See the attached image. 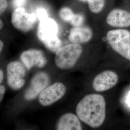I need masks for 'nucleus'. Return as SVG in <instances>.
Instances as JSON below:
<instances>
[{
    "label": "nucleus",
    "mask_w": 130,
    "mask_h": 130,
    "mask_svg": "<svg viewBox=\"0 0 130 130\" xmlns=\"http://www.w3.org/2000/svg\"><path fill=\"white\" fill-rule=\"evenodd\" d=\"M106 103L99 94H89L78 104L76 112L79 119L93 128L102 125L106 115Z\"/></svg>",
    "instance_id": "nucleus-1"
},
{
    "label": "nucleus",
    "mask_w": 130,
    "mask_h": 130,
    "mask_svg": "<svg viewBox=\"0 0 130 130\" xmlns=\"http://www.w3.org/2000/svg\"><path fill=\"white\" fill-rule=\"evenodd\" d=\"M58 25L53 19L48 18L40 21L37 35L47 49L56 53L62 46V42L57 36Z\"/></svg>",
    "instance_id": "nucleus-2"
},
{
    "label": "nucleus",
    "mask_w": 130,
    "mask_h": 130,
    "mask_svg": "<svg viewBox=\"0 0 130 130\" xmlns=\"http://www.w3.org/2000/svg\"><path fill=\"white\" fill-rule=\"evenodd\" d=\"M83 51L79 43H72L60 47L56 52L55 64L61 70H69L76 64Z\"/></svg>",
    "instance_id": "nucleus-3"
},
{
    "label": "nucleus",
    "mask_w": 130,
    "mask_h": 130,
    "mask_svg": "<svg viewBox=\"0 0 130 130\" xmlns=\"http://www.w3.org/2000/svg\"><path fill=\"white\" fill-rule=\"evenodd\" d=\"M107 40L112 49L117 53L130 60V32L123 29L109 31Z\"/></svg>",
    "instance_id": "nucleus-4"
},
{
    "label": "nucleus",
    "mask_w": 130,
    "mask_h": 130,
    "mask_svg": "<svg viewBox=\"0 0 130 130\" xmlns=\"http://www.w3.org/2000/svg\"><path fill=\"white\" fill-rule=\"evenodd\" d=\"M37 18L34 13H28L25 9L19 7L13 11L11 22L17 29L22 32H28L34 28Z\"/></svg>",
    "instance_id": "nucleus-5"
},
{
    "label": "nucleus",
    "mask_w": 130,
    "mask_h": 130,
    "mask_svg": "<svg viewBox=\"0 0 130 130\" xmlns=\"http://www.w3.org/2000/svg\"><path fill=\"white\" fill-rule=\"evenodd\" d=\"M26 73V67L22 63L19 61L11 62L6 67L8 86L14 90H19L22 88L25 84L24 78Z\"/></svg>",
    "instance_id": "nucleus-6"
},
{
    "label": "nucleus",
    "mask_w": 130,
    "mask_h": 130,
    "mask_svg": "<svg viewBox=\"0 0 130 130\" xmlns=\"http://www.w3.org/2000/svg\"><path fill=\"white\" fill-rule=\"evenodd\" d=\"M65 85L56 82L48 86L38 96L39 102L43 107L51 106L63 98L66 93Z\"/></svg>",
    "instance_id": "nucleus-7"
},
{
    "label": "nucleus",
    "mask_w": 130,
    "mask_h": 130,
    "mask_svg": "<svg viewBox=\"0 0 130 130\" xmlns=\"http://www.w3.org/2000/svg\"><path fill=\"white\" fill-rule=\"evenodd\" d=\"M50 77L47 73L41 71L32 77L29 85L24 94V99L27 101L34 100L42 91L48 86Z\"/></svg>",
    "instance_id": "nucleus-8"
},
{
    "label": "nucleus",
    "mask_w": 130,
    "mask_h": 130,
    "mask_svg": "<svg viewBox=\"0 0 130 130\" xmlns=\"http://www.w3.org/2000/svg\"><path fill=\"white\" fill-rule=\"evenodd\" d=\"M20 59L28 70H31L34 67L38 68H44L48 63L43 52L35 49L23 52L20 55Z\"/></svg>",
    "instance_id": "nucleus-9"
},
{
    "label": "nucleus",
    "mask_w": 130,
    "mask_h": 130,
    "mask_svg": "<svg viewBox=\"0 0 130 130\" xmlns=\"http://www.w3.org/2000/svg\"><path fill=\"white\" fill-rule=\"evenodd\" d=\"M119 80V77L113 71L107 70L98 74L93 79V87L98 92L107 91L114 87Z\"/></svg>",
    "instance_id": "nucleus-10"
},
{
    "label": "nucleus",
    "mask_w": 130,
    "mask_h": 130,
    "mask_svg": "<svg viewBox=\"0 0 130 130\" xmlns=\"http://www.w3.org/2000/svg\"><path fill=\"white\" fill-rule=\"evenodd\" d=\"M107 23L115 28H127L130 26V13L124 10L115 9L107 16Z\"/></svg>",
    "instance_id": "nucleus-11"
},
{
    "label": "nucleus",
    "mask_w": 130,
    "mask_h": 130,
    "mask_svg": "<svg viewBox=\"0 0 130 130\" xmlns=\"http://www.w3.org/2000/svg\"><path fill=\"white\" fill-rule=\"evenodd\" d=\"M78 117L72 113H66L61 116L56 124L58 130H81L82 126Z\"/></svg>",
    "instance_id": "nucleus-12"
},
{
    "label": "nucleus",
    "mask_w": 130,
    "mask_h": 130,
    "mask_svg": "<svg viewBox=\"0 0 130 130\" xmlns=\"http://www.w3.org/2000/svg\"><path fill=\"white\" fill-rule=\"evenodd\" d=\"M93 37V32L87 27H74L70 31L69 39L72 43H84L89 42Z\"/></svg>",
    "instance_id": "nucleus-13"
},
{
    "label": "nucleus",
    "mask_w": 130,
    "mask_h": 130,
    "mask_svg": "<svg viewBox=\"0 0 130 130\" xmlns=\"http://www.w3.org/2000/svg\"><path fill=\"white\" fill-rule=\"evenodd\" d=\"M90 10L95 14L101 12L103 9L105 0H87Z\"/></svg>",
    "instance_id": "nucleus-14"
},
{
    "label": "nucleus",
    "mask_w": 130,
    "mask_h": 130,
    "mask_svg": "<svg viewBox=\"0 0 130 130\" xmlns=\"http://www.w3.org/2000/svg\"><path fill=\"white\" fill-rule=\"evenodd\" d=\"M74 14L72 11L69 7H63L59 11L61 19L66 22L70 21Z\"/></svg>",
    "instance_id": "nucleus-15"
},
{
    "label": "nucleus",
    "mask_w": 130,
    "mask_h": 130,
    "mask_svg": "<svg viewBox=\"0 0 130 130\" xmlns=\"http://www.w3.org/2000/svg\"><path fill=\"white\" fill-rule=\"evenodd\" d=\"M84 21V18L83 15L80 14H74L70 22L74 27H78L82 25Z\"/></svg>",
    "instance_id": "nucleus-16"
},
{
    "label": "nucleus",
    "mask_w": 130,
    "mask_h": 130,
    "mask_svg": "<svg viewBox=\"0 0 130 130\" xmlns=\"http://www.w3.org/2000/svg\"><path fill=\"white\" fill-rule=\"evenodd\" d=\"M36 15H37L38 19H39L40 21L42 20V19L49 18L48 14L46 11L42 7L39 8L37 10Z\"/></svg>",
    "instance_id": "nucleus-17"
},
{
    "label": "nucleus",
    "mask_w": 130,
    "mask_h": 130,
    "mask_svg": "<svg viewBox=\"0 0 130 130\" xmlns=\"http://www.w3.org/2000/svg\"><path fill=\"white\" fill-rule=\"evenodd\" d=\"M7 0H0V13L1 14L5 12L7 7Z\"/></svg>",
    "instance_id": "nucleus-18"
},
{
    "label": "nucleus",
    "mask_w": 130,
    "mask_h": 130,
    "mask_svg": "<svg viewBox=\"0 0 130 130\" xmlns=\"http://www.w3.org/2000/svg\"><path fill=\"white\" fill-rule=\"evenodd\" d=\"M5 88L3 85H0V101H2L5 93Z\"/></svg>",
    "instance_id": "nucleus-19"
},
{
    "label": "nucleus",
    "mask_w": 130,
    "mask_h": 130,
    "mask_svg": "<svg viewBox=\"0 0 130 130\" xmlns=\"http://www.w3.org/2000/svg\"><path fill=\"white\" fill-rule=\"evenodd\" d=\"M4 76L3 71L1 70H0V83H2L4 79Z\"/></svg>",
    "instance_id": "nucleus-20"
},
{
    "label": "nucleus",
    "mask_w": 130,
    "mask_h": 130,
    "mask_svg": "<svg viewBox=\"0 0 130 130\" xmlns=\"http://www.w3.org/2000/svg\"><path fill=\"white\" fill-rule=\"evenodd\" d=\"M3 47H4V43L2 41H0V51H2V50L3 48Z\"/></svg>",
    "instance_id": "nucleus-21"
},
{
    "label": "nucleus",
    "mask_w": 130,
    "mask_h": 130,
    "mask_svg": "<svg viewBox=\"0 0 130 130\" xmlns=\"http://www.w3.org/2000/svg\"><path fill=\"white\" fill-rule=\"evenodd\" d=\"M0 24H1L0 29H1L3 28V23L2 21V20H0Z\"/></svg>",
    "instance_id": "nucleus-22"
},
{
    "label": "nucleus",
    "mask_w": 130,
    "mask_h": 130,
    "mask_svg": "<svg viewBox=\"0 0 130 130\" xmlns=\"http://www.w3.org/2000/svg\"><path fill=\"white\" fill-rule=\"evenodd\" d=\"M79 1H80L83 2H87V0H79Z\"/></svg>",
    "instance_id": "nucleus-23"
}]
</instances>
